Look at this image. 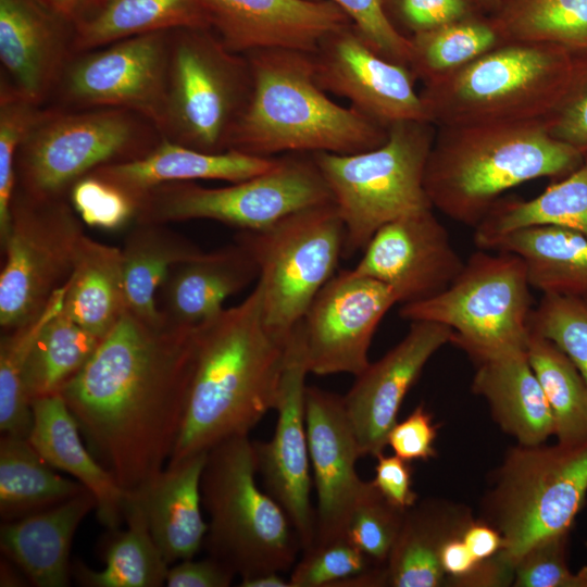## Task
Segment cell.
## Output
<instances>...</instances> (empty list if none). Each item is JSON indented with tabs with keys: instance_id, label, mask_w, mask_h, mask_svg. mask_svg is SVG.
<instances>
[{
	"instance_id": "6da1fadb",
	"label": "cell",
	"mask_w": 587,
	"mask_h": 587,
	"mask_svg": "<svg viewBox=\"0 0 587 587\" xmlns=\"http://www.w3.org/2000/svg\"><path fill=\"white\" fill-rule=\"evenodd\" d=\"M195 351L196 326H154L127 310L60 392L89 451L126 497L171 459Z\"/></svg>"
},
{
	"instance_id": "7a4b0ae2",
	"label": "cell",
	"mask_w": 587,
	"mask_h": 587,
	"mask_svg": "<svg viewBox=\"0 0 587 587\" xmlns=\"http://www.w3.org/2000/svg\"><path fill=\"white\" fill-rule=\"evenodd\" d=\"M285 361L286 347L264 325L258 285L197 325L183 423L167 464L248 436L275 409Z\"/></svg>"
},
{
	"instance_id": "3957f363",
	"label": "cell",
	"mask_w": 587,
	"mask_h": 587,
	"mask_svg": "<svg viewBox=\"0 0 587 587\" xmlns=\"http://www.w3.org/2000/svg\"><path fill=\"white\" fill-rule=\"evenodd\" d=\"M245 55L251 68L252 90L228 150L261 158L280 153L353 154L386 141L387 128L328 98L315 80L311 53L262 49Z\"/></svg>"
},
{
	"instance_id": "277c9868",
	"label": "cell",
	"mask_w": 587,
	"mask_h": 587,
	"mask_svg": "<svg viewBox=\"0 0 587 587\" xmlns=\"http://www.w3.org/2000/svg\"><path fill=\"white\" fill-rule=\"evenodd\" d=\"M436 128L424 172L427 198L434 210L473 228L504 191L561 179L585 157L553 138L544 121Z\"/></svg>"
},
{
	"instance_id": "5b68a950",
	"label": "cell",
	"mask_w": 587,
	"mask_h": 587,
	"mask_svg": "<svg viewBox=\"0 0 587 587\" xmlns=\"http://www.w3.org/2000/svg\"><path fill=\"white\" fill-rule=\"evenodd\" d=\"M576 54L551 43L505 42L425 84L420 97L436 127L544 121L572 79Z\"/></svg>"
},
{
	"instance_id": "8992f818",
	"label": "cell",
	"mask_w": 587,
	"mask_h": 587,
	"mask_svg": "<svg viewBox=\"0 0 587 587\" xmlns=\"http://www.w3.org/2000/svg\"><path fill=\"white\" fill-rule=\"evenodd\" d=\"M257 473L253 441L237 436L208 451L201 475L210 519L203 546L241 578L287 572L301 551L287 513L257 486Z\"/></svg>"
},
{
	"instance_id": "52a82bcc",
	"label": "cell",
	"mask_w": 587,
	"mask_h": 587,
	"mask_svg": "<svg viewBox=\"0 0 587 587\" xmlns=\"http://www.w3.org/2000/svg\"><path fill=\"white\" fill-rule=\"evenodd\" d=\"M436 129L426 121L399 122L372 150L312 153L345 226L344 255L363 250L387 223L433 208L424 172Z\"/></svg>"
},
{
	"instance_id": "ba28073f",
	"label": "cell",
	"mask_w": 587,
	"mask_h": 587,
	"mask_svg": "<svg viewBox=\"0 0 587 587\" xmlns=\"http://www.w3.org/2000/svg\"><path fill=\"white\" fill-rule=\"evenodd\" d=\"M162 139L150 120L130 110L46 105L18 148L15 188L39 198L68 197L78 179L140 159Z\"/></svg>"
},
{
	"instance_id": "9c48e42d",
	"label": "cell",
	"mask_w": 587,
	"mask_h": 587,
	"mask_svg": "<svg viewBox=\"0 0 587 587\" xmlns=\"http://www.w3.org/2000/svg\"><path fill=\"white\" fill-rule=\"evenodd\" d=\"M587 496V445H519L495 471L482 520L503 538L500 554L515 566L534 544L570 533Z\"/></svg>"
},
{
	"instance_id": "30bf717a",
	"label": "cell",
	"mask_w": 587,
	"mask_h": 587,
	"mask_svg": "<svg viewBox=\"0 0 587 587\" xmlns=\"http://www.w3.org/2000/svg\"><path fill=\"white\" fill-rule=\"evenodd\" d=\"M251 90L245 54L227 49L211 28L174 29L160 134L202 152H225Z\"/></svg>"
},
{
	"instance_id": "8fae6325",
	"label": "cell",
	"mask_w": 587,
	"mask_h": 587,
	"mask_svg": "<svg viewBox=\"0 0 587 587\" xmlns=\"http://www.w3.org/2000/svg\"><path fill=\"white\" fill-rule=\"evenodd\" d=\"M254 261L268 333L287 346L311 302L336 274L345 226L333 201L296 211L235 237Z\"/></svg>"
},
{
	"instance_id": "7c38bea8",
	"label": "cell",
	"mask_w": 587,
	"mask_h": 587,
	"mask_svg": "<svg viewBox=\"0 0 587 587\" xmlns=\"http://www.w3.org/2000/svg\"><path fill=\"white\" fill-rule=\"evenodd\" d=\"M496 252L472 253L444 291L401 304L400 317L449 327L451 344L472 360L526 349L533 298L525 264L513 253Z\"/></svg>"
},
{
	"instance_id": "4fadbf2b",
	"label": "cell",
	"mask_w": 587,
	"mask_h": 587,
	"mask_svg": "<svg viewBox=\"0 0 587 587\" xmlns=\"http://www.w3.org/2000/svg\"><path fill=\"white\" fill-rule=\"evenodd\" d=\"M330 201L312 154L287 153L277 157L271 170L229 186L209 188L196 182L158 186L139 199L135 221L211 220L240 230H259L296 211Z\"/></svg>"
},
{
	"instance_id": "5bb4252c",
	"label": "cell",
	"mask_w": 587,
	"mask_h": 587,
	"mask_svg": "<svg viewBox=\"0 0 587 587\" xmlns=\"http://www.w3.org/2000/svg\"><path fill=\"white\" fill-rule=\"evenodd\" d=\"M84 223L68 197L39 198L15 188L1 240L0 325L13 329L38 315L70 278Z\"/></svg>"
},
{
	"instance_id": "9a60e30c",
	"label": "cell",
	"mask_w": 587,
	"mask_h": 587,
	"mask_svg": "<svg viewBox=\"0 0 587 587\" xmlns=\"http://www.w3.org/2000/svg\"><path fill=\"white\" fill-rule=\"evenodd\" d=\"M172 30L75 53L46 105L64 111L115 108L162 123ZM45 105V107H46Z\"/></svg>"
},
{
	"instance_id": "2e32d148",
	"label": "cell",
	"mask_w": 587,
	"mask_h": 587,
	"mask_svg": "<svg viewBox=\"0 0 587 587\" xmlns=\"http://www.w3.org/2000/svg\"><path fill=\"white\" fill-rule=\"evenodd\" d=\"M398 303L384 283L351 270L336 273L319 291L302 321L309 374L359 375L369 361L374 333Z\"/></svg>"
},
{
	"instance_id": "e0dca14e",
	"label": "cell",
	"mask_w": 587,
	"mask_h": 587,
	"mask_svg": "<svg viewBox=\"0 0 587 587\" xmlns=\"http://www.w3.org/2000/svg\"><path fill=\"white\" fill-rule=\"evenodd\" d=\"M305 361L301 323L286 346L277 402V422L268 441H253L258 473L266 492L287 513L301 545L312 548L316 514L311 502L310 454L304 415Z\"/></svg>"
},
{
	"instance_id": "ac0fdd59",
	"label": "cell",
	"mask_w": 587,
	"mask_h": 587,
	"mask_svg": "<svg viewBox=\"0 0 587 587\" xmlns=\"http://www.w3.org/2000/svg\"><path fill=\"white\" fill-rule=\"evenodd\" d=\"M314 77L325 91L389 128L405 121H427L410 68L375 52L352 22L326 35L311 53Z\"/></svg>"
},
{
	"instance_id": "d6986e66",
	"label": "cell",
	"mask_w": 587,
	"mask_h": 587,
	"mask_svg": "<svg viewBox=\"0 0 587 587\" xmlns=\"http://www.w3.org/2000/svg\"><path fill=\"white\" fill-rule=\"evenodd\" d=\"M362 251L352 270L389 286L400 304L426 300L444 291L465 262L433 208L382 226Z\"/></svg>"
},
{
	"instance_id": "ffe728a7",
	"label": "cell",
	"mask_w": 587,
	"mask_h": 587,
	"mask_svg": "<svg viewBox=\"0 0 587 587\" xmlns=\"http://www.w3.org/2000/svg\"><path fill=\"white\" fill-rule=\"evenodd\" d=\"M452 336V329L445 325L410 322L405 336L355 376L342 400L361 457L384 452L404 397L429 359L451 344Z\"/></svg>"
},
{
	"instance_id": "44dd1931",
	"label": "cell",
	"mask_w": 587,
	"mask_h": 587,
	"mask_svg": "<svg viewBox=\"0 0 587 587\" xmlns=\"http://www.w3.org/2000/svg\"><path fill=\"white\" fill-rule=\"evenodd\" d=\"M304 415L317 504L315 544L345 537L362 488L355 463L361 458L342 397L307 386Z\"/></svg>"
},
{
	"instance_id": "7402d4cb",
	"label": "cell",
	"mask_w": 587,
	"mask_h": 587,
	"mask_svg": "<svg viewBox=\"0 0 587 587\" xmlns=\"http://www.w3.org/2000/svg\"><path fill=\"white\" fill-rule=\"evenodd\" d=\"M205 10L209 27L240 54L262 49L312 53L326 35L351 22L327 0H205Z\"/></svg>"
},
{
	"instance_id": "603a6c76",
	"label": "cell",
	"mask_w": 587,
	"mask_h": 587,
	"mask_svg": "<svg viewBox=\"0 0 587 587\" xmlns=\"http://www.w3.org/2000/svg\"><path fill=\"white\" fill-rule=\"evenodd\" d=\"M74 23L40 0H0V83L45 107L75 54Z\"/></svg>"
},
{
	"instance_id": "cb8c5ba5",
	"label": "cell",
	"mask_w": 587,
	"mask_h": 587,
	"mask_svg": "<svg viewBox=\"0 0 587 587\" xmlns=\"http://www.w3.org/2000/svg\"><path fill=\"white\" fill-rule=\"evenodd\" d=\"M249 252L235 240L171 267L157 295L165 322L195 327L220 313L227 298L258 279Z\"/></svg>"
},
{
	"instance_id": "d4e9b609",
	"label": "cell",
	"mask_w": 587,
	"mask_h": 587,
	"mask_svg": "<svg viewBox=\"0 0 587 587\" xmlns=\"http://www.w3.org/2000/svg\"><path fill=\"white\" fill-rule=\"evenodd\" d=\"M96 505L93 495L85 489L49 509L2 522L1 551L35 586H68L73 537L82 521Z\"/></svg>"
},
{
	"instance_id": "484cf974",
	"label": "cell",
	"mask_w": 587,
	"mask_h": 587,
	"mask_svg": "<svg viewBox=\"0 0 587 587\" xmlns=\"http://www.w3.org/2000/svg\"><path fill=\"white\" fill-rule=\"evenodd\" d=\"M29 442L55 470L78 480L95 497L98 521L109 530L124 521L126 494L91 454L61 394L32 400Z\"/></svg>"
},
{
	"instance_id": "4316f807",
	"label": "cell",
	"mask_w": 587,
	"mask_h": 587,
	"mask_svg": "<svg viewBox=\"0 0 587 587\" xmlns=\"http://www.w3.org/2000/svg\"><path fill=\"white\" fill-rule=\"evenodd\" d=\"M276 162L277 157L261 158L235 150L207 153L163 138L145 157L101 166L90 175L115 186L137 205L147 191L164 184L198 179L237 183L271 170Z\"/></svg>"
},
{
	"instance_id": "83f0119b",
	"label": "cell",
	"mask_w": 587,
	"mask_h": 587,
	"mask_svg": "<svg viewBox=\"0 0 587 587\" xmlns=\"http://www.w3.org/2000/svg\"><path fill=\"white\" fill-rule=\"evenodd\" d=\"M208 452L166 466L140 492L149 530L165 561L192 559L208 532L201 514L200 483Z\"/></svg>"
},
{
	"instance_id": "f1b7e54d",
	"label": "cell",
	"mask_w": 587,
	"mask_h": 587,
	"mask_svg": "<svg viewBox=\"0 0 587 587\" xmlns=\"http://www.w3.org/2000/svg\"><path fill=\"white\" fill-rule=\"evenodd\" d=\"M472 391L483 397L494 420L519 445L545 444L554 436L552 413L528 362L526 349L473 360Z\"/></svg>"
},
{
	"instance_id": "f546056e",
	"label": "cell",
	"mask_w": 587,
	"mask_h": 587,
	"mask_svg": "<svg viewBox=\"0 0 587 587\" xmlns=\"http://www.w3.org/2000/svg\"><path fill=\"white\" fill-rule=\"evenodd\" d=\"M485 250L517 255L532 288L542 295L587 299V236L558 226H533L490 240Z\"/></svg>"
},
{
	"instance_id": "4dcf8cb0",
	"label": "cell",
	"mask_w": 587,
	"mask_h": 587,
	"mask_svg": "<svg viewBox=\"0 0 587 587\" xmlns=\"http://www.w3.org/2000/svg\"><path fill=\"white\" fill-rule=\"evenodd\" d=\"M472 516L462 507L427 499L409 509L386 563L388 586L439 587L446 584L439 551L461 534Z\"/></svg>"
},
{
	"instance_id": "1f68e13d",
	"label": "cell",
	"mask_w": 587,
	"mask_h": 587,
	"mask_svg": "<svg viewBox=\"0 0 587 587\" xmlns=\"http://www.w3.org/2000/svg\"><path fill=\"white\" fill-rule=\"evenodd\" d=\"M127 310L148 324H166L157 295L171 267L204 251L168 224L135 221L121 248Z\"/></svg>"
},
{
	"instance_id": "d6a6232c",
	"label": "cell",
	"mask_w": 587,
	"mask_h": 587,
	"mask_svg": "<svg viewBox=\"0 0 587 587\" xmlns=\"http://www.w3.org/2000/svg\"><path fill=\"white\" fill-rule=\"evenodd\" d=\"M62 311L101 339L109 334L127 311L121 248L82 238Z\"/></svg>"
},
{
	"instance_id": "836d02e7",
	"label": "cell",
	"mask_w": 587,
	"mask_h": 587,
	"mask_svg": "<svg viewBox=\"0 0 587 587\" xmlns=\"http://www.w3.org/2000/svg\"><path fill=\"white\" fill-rule=\"evenodd\" d=\"M185 27L210 28L205 0H99L74 23V52Z\"/></svg>"
},
{
	"instance_id": "e575fe53",
	"label": "cell",
	"mask_w": 587,
	"mask_h": 587,
	"mask_svg": "<svg viewBox=\"0 0 587 587\" xmlns=\"http://www.w3.org/2000/svg\"><path fill=\"white\" fill-rule=\"evenodd\" d=\"M533 226H558L587 236V154L574 172L539 196L529 200L500 198L474 227V242L484 249L496 237Z\"/></svg>"
},
{
	"instance_id": "d590c367",
	"label": "cell",
	"mask_w": 587,
	"mask_h": 587,
	"mask_svg": "<svg viewBox=\"0 0 587 587\" xmlns=\"http://www.w3.org/2000/svg\"><path fill=\"white\" fill-rule=\"evenodd\" d=\"M57 471L39 454L27 438L1 435L0 515L2 522L49 509L87 489L78 480L66 478Z\"/></svg>"
},
{
	"instance_id": "8d00e7d4",
	"label": "cell",
	"mask_w": 587,
	"mask_h": 587,
	"mask_svg": "<svg viewBox=\"0 0 587 587\" xmlns=\"http://www.w3.org/2000/svg\"><path fill=\"white\" fill-rule=\"evenodd\" d=\"M127 528L110 530L104 567L95 571L83 563L72 565L76 580L88 587H159L165 584L168 563L153 540L139 499L126 497Z\"/></svg>"
},
{
	"instance_id": "74e56055",
	"label": "cell",
	"mask_w": 587,
	"mask_h": 587,
	"mask_svg": "<svg viewBox=\"0 0 587 587\" xmlns=\"http://www.w3.org/2000/svg\"><path fill=\"white\" fill-rule=\"evenodd\" d=\"M489 17L503 43H551L587 53V0H501Z\"/></svg>"
},
{
	"instance_id": "f35d334b",
	"label": "cell",
	"mask_w": 587,
	"mask_h": 587,
	"mask_svg": "<svg viewBox=\"0 0 587 587\" xmlns=\"http://www.w3.org/2000/svg\"><path fill=\"white\" fill-rule=\"evenodd\" d=\"M526 352L549 403L558 444L587 445V386L578 370L554 342L532 330Z\"/></svg>"
},
{
	"instance_id": "ab89813d",
	"label": "cell",
	"mask_w": 587,
	"mask_h": 587,
	"mask_svg": "<svg viewBox=\"0 0 587 587\" xmlns=\"http://www.w3.org/2000/svg\"><path fill=\"white\" fill-rule=\"evenodd\" d=\"M410 40L408 67L423 85L449 75L503 41L489 16H467L414 35Z\"/></svg>"
},
{
	"instance_id": "60d3db41",
	"label": "cell",
	"mask_w": 587,
	"mask_h": 587,
	"mask_svg": "<svg viewBox=\"0 0 587 587\" xmlns=\"http://www.w3.org/2000/svg\"><path fill=\"white\" fill-rule=\"evenodd\" d=\"M101 338L61 311L37 337L25 366V386L30 400L60 394L85 367Z\"/></svg>"
},
{
	"instance_id": "b9f144b4",
	"label": "cell",
	"mask_w": 587,
	"mask_h": 587,
	"mask_svg": "<svg viewBox=\"0 0 587 587\" xmlns=\"http://www.w3.org/2000/svg\"><path fill=\"white\" fill-rule=\"evenodd\" d=\"M66 283L45 309L30 321L4 332L0 342V430L1 435L28 438L33 427L32 400L25 386L29 352L48 322L63 307Z\"/></svg>"
},
{
	"instance_id": "7bdbcfd3",
	"label": "cell",
	"mask_w": 587,
	"mask_h": 587,
	"mask_svg": "<svg viewBox=\"0 0 587 587\" xmlns=\"http://www.w3.org/2000/svg\"><path fill=\"white\" fill-rule=\"evenodd\" d=\"M407 511L388 502L373 482H364L348 519L345 537L375 564L385 566Z\"/></svg>"
},
{
	"instance_id": "ee69618b",
	"label": "cell",
	"mask_w": 587,
	"mask_h": 587,
	"mask_svg": "<svg viewBox=\"0 0 587 587\" xmlns=\"http://www.w3.org/2000/svg\"><path fill=\"white\" fill-rule=\"evenodd\" d=\"M528 325L571 359L587 386V299L542 295Z\"/></svg>"
},
{
	"instance_id": "f6af8a7d",
	"label": "cell",
	"mask_w": 587,
	"mask_h": 587,
	"mask_svg": "<svg viewBox=\"0 0 587 587\" xmlns=\"http://www.w3.org/2000/svg\"><path fill=\"white\" fill-rule=\"evenodd\" d=\"M42 110L43 107L0 83V240L9 228L10 205L16 185V154Z\"/></svg>"
},
{
	"instance_id": "bcb514c9",
	"label": "cell",
	"mask_w": 587,
	"mask_h": 587,
	"mask_svg": "<svg viewBox=\"0 0 587 587\" xmlns=\"http://www.w3.org/2000/svg\"><path fill=\"white\" fill-rule=\"evenodd\" d=\"M376 566L382 565L341 537L314 544L302 551V558L292 566L288 579L290 587H345L349 580Z\"/></svg>"
},
{
	"instance_id": "7dc6e473",
	"label": "cell",
	"mask_w": 587,
	"mask_h": 587,
	"mask_svg": "<svg viewBox=\"0 0 587 587\" xmlns=\"http://www.w3.org/2000/svg\"><path fill=\"white\" fill-rule=\"evenodd\" d=\"M569 534L529 547L514 566V587H587V566L573 573L567 563Z\"/></svg>"
},
{
	"instance_id": "c3c4849f",
	"label": "cell",
	"mask_w": 587,
	"mask_h": 587,
	"mask_svg": "<svg viewBox=\"0 0 587 587\" xmlns=\"http://www.w3.org/2000/svg\"><path fill=\"white\" fill-rule=\"evenodd\" d=\"M68 199L83 223L90 227L117 230L136 218L137 205L130 197L90 174L72 186Z\"/></svg>"
},
{
	"instance_id": "681fc988",
	"label": "cell",
	"mask_w": 587,
	"mask_h": 587,
	"mask_svg": "<svg viewBox=\"0 0 587 587\" xmlns=\"http://www.w3.org/2000/svg\"><path fill=\"white\" fill-rule=\"evenodd\" d=\"M545 124L553 138L587 154V53L576 54L569 87Z\"/></svg>"
},
{
	"instance_id": "f907efd6",
	"label": "cell",
	"mask_w": 587,
	"mask_h": 587,
	"mask_svg": "<svg viewBox=\"0 0 587 587\" xmlns=\"http://www.w3.org/2000/svg\"><path fill=\"white\" fill-rule=\"evenodd\" d=\"M337 4L350 18L371 48L380 57L408 66L410 40L385 16L379 0H327Z\"/></svg>"
},
{
	"instance_id": "816d5d0a",
	"label": "cell",
	"mask_w": 587,
	"mask_h": 587,
	"mask_svg": "<svg viewBox=\"0 0 587 587\" xmlns=\"http://www.w3.org/2000/svg\"><path fill=\"white\" fill-rule=\"evenodd\" d=\"M379 3L387 20L407 38L477 13L467 0H379Z\"/></svg>"
},
{
	"instance_id": "f5cc1de1",
	"label": "cell",
	"mask_w": 587,
	"mask_h": 587,
	"mask_svg": "<svg viewBox=\"0 0 587 587\" xmlns=\"http://www.w3.org/2000/svg\"><path fill=\"white\" fill-rule=\"evenodd\" d=\"M438 426L423 403L404 420L396 422L387 436V446L394 454L412 462L427 461L436 454L435 440Z\"/></svg>"
},
{
	"instance_id": "db71d44e",
	"label": "cell",
	"mask_w": 587,
	"mask_h": 587,
	"mask_svg": "<svg viewBox=\"0 0 587 587\" xmlns=\"http://www.w3.org/2000/svg\"><path fill=\"white\" fill-rule=\"evenodd\" d=\"M375 477L372 480L383 497L392 505L408 511L417 502L412 488V467L410 462L396 454L383 453L375 457Z\"/></svg>"
},
{
	"instance_id": "11a10c76",
	"label": "cell",
	"mask_w": 587,
	"mask_h": 587,
	"mask_svg": "<svg viewBox=\"0 0 587 587\" xmlns=\"http://www.w3.org/2000/svg\"><path fill=\"white\" fill-rule=\"evenodd\" d=\"M236 573L225 563L210 557L203 560H183L168 567V587H227Z\"/></svg>"
},
{
	"instance_id": "9f6ffc18",
	"label": "cell",
	"mask_w": 587,
	"mask_h": 587,
	"mask_svg": "<svg viewBox=\"0 0 587 587\" xmlns=\"http://www.w3.org/2000/svg\"><path fill=\"white\" fill-rule=\"evenodd\" d=\"M514 566L500 552L479 561L466 575L451 579L447 586L505 587L513 585Z\"/></svg>"
},
{
	"instance_id": "6f0895ef",
	"label": "cell",
	"mask_w": 587,
	"mask_h": 587,
	"mask_svg": "<svg viewBox=\"0 0 587 587\" xmlns=\"http://www.w3.org/2000/svg\"><path fill=\"white\" fill-rule=\"evenodd\" d=\"M461 537L477 561L491 558L503 548V538L499 530L488 522L471 520Z\"/></svg>"
},
{
	"instance_id": "680465c9",
	"label": "cell",
	"mask_w": 587,
	"mask_h": 587,
	"mask_svg": "<svg viewBox=\"0 0 587 587\" xmlns=\"http://www.w3.org/2000/svg\"><path fill=\"white\" fill-rule=\"evenodd\" d=\"M461 534L447 538L439 551V561L446 574V584L451 579L466 575L479 562L470 552Z\"/></svg>"
},
{
	"instance_id": "91938a15",
	"label": "cell",
	"mask_w": 587,
	"mask_h": 587,
	"mask_svg": "<svg viewBox=\"0 0 587 587\" xmlns=\"http://www.w3.org/2000/svg\"><path fill=\"white\" fill-rule=\"evenodd\" d=\"M73 23L84 16L99 0H40Z\"/></svg>"
},
{
	"instance_id": "94428289",
	"label": "cell",
	"mask_w": 587,
	"mask_h": 587,
	"mask_svg": "<svg viewBox=\"0 0 587 587\" xmlns=\"http://www.w3.org/2000/svg\"><path fill=\"white\" fill-rule=\"evenodd\" d=\"M241 587H290L289 579H285L280 573H266L253 577L241 578Z\"/></svg>"
},
{
	"instance_id": "6125c7cd",
	"label": "cell",
	"mask_w": 587,
	"mask_h": 587,
	"mask_svg": "<svg viewBox=\"0 0 587 587\" xmlns=\"http://www.w3.org/2000/svg\"><path fill=\"white\" fill-rule=\"evenodd\" d=\"M472 8L480 14L490 16L501 4V0H467Z\"/></svg>"
}]
</instances>
